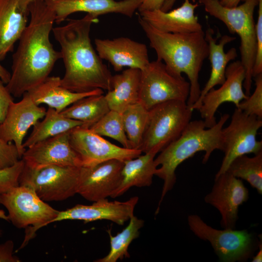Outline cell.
<instances>
[{
  "label": "cell",
  "instance_id": "29",
  "mask_svg": "<svg viewBox=\"0 0 262 262\" xmlns=\"http://www.w3.org/2000/svg\"><path fill=\"white\" fill-rule=\"evenodd\" d=\"M130 220L128 225L115 236H113L111 229L107 230L110 239V250L104 257L95 261L96 262H116L124 258H130L128 248L132 241L137 238L139 230L144 224V221L134 215Z\"/></svg>",
  "mask_w": 262,
  "mask_h": 262
},
{
  "label": "cell",
  "instance_id": "16",
  "mask_svg": "<svg viewBox=\"0 0 262 262\" xmlns=\"http://www.w3.org/2000/svg\"><path fill=\"white\" fill-rule=\"evenodd\" d=\"M123 164V161L112 159L81 167L77 194L92 202L111 197L120 184Z\"/></svg>",
  "mask_w": 262,
  "mask_h": 262
},
{
  "label": "cell",
  "instance_id": "11",
  "mask_svg": "<svg viewBox=\"0 0 262 262\" xmlns=\"http://www.w3.org/2000/svg\"><path fill=\"white\" fill-rule=\"evenodd\" d=\"M262 127V119L235 108L230 123L222 129L224 156L215 177L225 172L236 157L262 152V141H258L256 137Z\"/></svg>",
  "mask_w": 262,
  "mask_h": 262
},
{
  "label": "cell",
  "instance_id": "4",
  "mask_svg": "<svg viewBox=\"0 0 262 262\" xmlns=\"http://www.w3.org/2000/svg\"><path fill=\"white\" fill-rule=\"evenodd\" d=\"M229 115L224 114L213 127L207 128L204 121H191L180 136L172 142L154 159L158 167L155 176L164 180L160 199L156 214L166 194L174 187L176 181V170L186 160L196 153L204 151L202 163L206 164L212 153L216 149L223 151L222 129Z\"/></svg>",
  "mask_w": 262,
  "mask_h": 262
},
{
  "label": "cell",
  "instance_id": "7",
  "mask_svg": "<svg viewBox=\"0 0 262 262\" xmlns=\"http://www.w3.org/2000/svg\"><path fill=\"white\" fill-rule=\"evenodd\" d=\"M192 110L186 101L172 100L148 110L140 150L157 154L178 138L191 121Z\"/></svg>",
  "mask_w": 262,
  "mask_h": 262
},
{
  "label": "cell",
  "instance_id": "40",
  "mask_svg": "<svg viewBox=\"0 0 262 262\" xmlns=\"http://www.w3.org/2000/svg\"><path fill=\"white\" fill-rule=\"evenodd\" d=\"M259 241L258 243V247L259 251L256 256L253 257L252 262H262V237L261 234L259 236Z\"/></svg>",
  "mask_w": 262,
  "mask_h": 262
},
{
  "label": "cell",
  "instance_id": "37",
  "mask_svg": "<svg viewBox=\"0 0 262 262\" xmlns=\"http://www.w3.org/2000/svg\"><path fill=\"white\" fill-rule=\"evenodd\" d=\"M14 243L8 240L0 243V262H19L20 259L14 254Z\"/></svg>",
  "mask_w": 262,
  "mask_h": 262
},
{
  "label": "cell",
  "instance_id": "23",
  "mask_svg": "<svg viewBox=\"0 0 262 262\" xmlns=\"http://www.w3.org/2000/svg\"><path fill=\"white\" fill-rule=\"evenodd\" d=\"M61 80L59 77L49 76L27 92L37 105L46 104L59 113L83 98L103 94L101 89L84 93L72 92L61 85Z\"/></svg>",
  "mask_w": 262,
  "mask_h": 262
},
{
  "label": "cell",
  "instance_id": "2",
  "mask_svg": "<svg viewBox=\"0 0 262 262\" xmlns=\"http://www.w3.org/2000/svg\"><path fill=\"white\" fill-rule=\"evenodd\" d=\"M64 25L52 32L61 47L65 73L61 85L74 92L84 93L97 89H112L113 75L93 48L91 27L98 17L87 14L80 19H66Z\"/></svg>",
  "mask_w": 262,
  "mask_h": 262
},
{
  "label": "cell",
  "instance_id": "27",
  "mask_svg": "<svg viewBox=\"0 0 262 262\" xmlns=\"http://www.w3.org/2000/svg\"><path fill=\"white\" fill-rule=\"evenodd\" d=\"M44 117L42 121H37L33 126L30 136L23 142L24 148L82 125V122L66 117L50 107L48 108Z\"/></svg>",
  "mask_w": 262,
  "mask_h": 262
},
{
  "label": "cell",
  "instance_id": "20",
  "mask_svg": "<svg viewBox=\"0 0 262 262\" xmlns=\"http://www.w3.org/2000/svg\"><path fill=\"white\" fill-rule=\"evenodd\" d=\"M53 11L57 24H60L75 13L83 12L98 17L120 14L131 18L143 0H45Z\"/></svg>",
  "mask_w": 262,
  "mask_h": 262
},
{
  "label": "cell",
  "instance_id": "1",
  "mask_svg": "<svg viewBox=\"0 0 262 262\" xmlns=\"http://www.w3.org/2000/svg\"><path fill=\"white\" fill-rule=\"evenodd\" d=\"M30 21L21 34L12 56L11 76L6 87L20 98L43 82L55 63L61 59L49 39L55 21L53 11L45 0H35L27 7Z\"/></svg>",
  "mask_w": 262,
  "mask_h": 262
},
{
  "label": "cell",
  "instance_id": "21",
  "mask_svg": "<svg viewBox=\"0 0 262 262\" xmlns=\"http://www.w3.org/2000/svg\"><path fill=\"white\" fill-rule=\"evenodd\" d=\"M183 0L180 6L170 11L161 9L144 11L140 12L139 15L153 27L165 33H188L203 30L195 14L198 3Z\"/></svg>",
  "mask_w": 262,
  "mask_h": 262
},
{
  "label": "cell",
  "instance_id": "30",
  "mask_svg": "<svg viewBox=\"0 0 262 262\" xmlns=\"http://www.w3.org/2000/svg\"><path fill=\"white\" fill-rule=\"evenodd\" d=\"M226 172L246 180L260 195L262 194V152L252 157L246 155L236 157Z\"/></svg>",
  "mask_w": 262,
  "mask_h": 262
},
{
  "label": "cell",
  "instance_id": "13",
  "mask_svg": "<svg viewBox=\"0 0 262 262\" xmlns=\"http://www.w3.org/2000/svg\"><path fill=\"white\" fill-rule=\"evenodd\" d=\"M248 198V190L242 180L225 172L215 177L212 189L204 200L219 211L222 228L235 229L239 207Z\"/></svg>",
  "mask_w": 262,
  "mask_h": 262
},
{
  "label": "cell",
  "instance_id": "39",
  "mask_svg": "<svg viewBox=\"0 0 262 262\" xmlns=\"http://www.w3.org/2000/svg\"><path fill=\"white\" fill-rule=\"evenodd\" d=\"M13 175V169L11 167L0 170V186H2L11 179Z\"/></svg>",
  "mask_w": 262,
  "mask_h": 262
},
{
  "label": "cell",
  "instance_id": "46",
  "mask_svg": "<svg viewBox=\"0 0 262 262\" xmlns=\"http://www.w3.org/2000/svg\"><path fill=\"white\" fill-rule=\"evenodd\" d=\"M219 1H220L221 0H218Z\"/></svg>",
  "mask_w": 262,
  "mask_h": 262
},
{
  "label": "cell",
  "instance_id": "43",
  "mask_svg": "<svg viewBox=\"0 0 262 262\" xmlns=\"http://www.w3.org/2000/svg\"><path fill=\"white\" fill-rule=\"evenodd\" d=\"M193 2H195L196 0H191ZM176 0H167L163 5L161 10L164 12L169 11L171 9L172 6L175 2Z\"/></svg>",
  "mask_w": 262,
  "mask_h": 262
},
{
  "label": "cell",
  "instance_id": "28",
  "mask_svg": "<svg viewBox=\"0 0 262 262\" xmlns=\"http://www.w3.org/2000/svg\"><path fill=\"white\" fill-rule=\"evenodd\" d=\"M110 110L105 95H92L76 101L61 112L64 116L82 122L90 128Z\"/></svg>",
  "mask_w": 262,
  "mask_h": 262
},
{
  "label": "cell",
  "instance_id": "8",
  "mask_svg": "<svg viewBox=\"0 0 262 262\" xmlns=\"http://www.w3.org/2000/svg\"><path fill=\"white\" fill-rule=\"evenodd\" d=\"M80 167L56 165L32 167L24 164L19 184L32 188L45 202L62 201L77 194Z\"/></svg>",
  "mask_w": 262,
  "mask_h": 262
},
{
  "label": "cell",
  "instance_id": "42",
  "mask_svg": "<svg viewBox=\"0 0 262 262\" xmlns=\"http://www.w3.org/2000/svg\"><path fill=\"white\" fill-rule=\"evenodd\" d=\"M242 0H221L219 1L221 5L228 7H232L238 5Z\"/></svg>",
  "mask_w": 262,
  "mask_h": 262
},
{
  "label": "cell",
  "instance_id": "41",
  "mask_svg": "<svg viewBox=\"0 0 262 262\" xmlns=\"http://www.w3.org/2000/svg\"><path fill=\"white\" fill-rule=\"evenodd\" d=\"M10 76L11 73L0 64V79L4 83L7 84Z\"/></svg>",
  "mask_w": 262,
  "mask_h": 262
},
{
  "label": "cell",
  "instance_id": "18",
  "mask_svg": "<svg viewBox=\"0 0 262 262\" xmlns=\"http://www.w3.org/2000/svg\"><path fill=\"white\" fill-rule=\"evenodd\" d=\"M139 197L133 196L126 201H109L107 198L93 202L90 205L77 204L59 211L52 223L66 220H79L84 222L107 220L122 226L134 215Z\"/></svg>",
  "mask_w": 262,
  "mask_h": 262
},
{
  "label": "cell",
  "instance_id": "5",
  "mask_svg": "<svg viewBox=\"0 0 262 262\" xmlns=\"http://www.w3.org/2000/svg\"><path fill=\"white\" fill-rule=\"evenodd\" d=\"M244 1L240 5L228 7L221 5L218 0H198L206 12L223 22L230 33H236L239 36L240 61L246 70L243 87L245 94L249 96L257 48L254 12L259 0Z\"/></svg>",
  "mask_w": 262,
  "mask_h": 262
},
{
  "label": "cell",
  "instance_id": "34",
  "mask_svg": "<svg viewBox=\"0 0 262 262\" xmlns=\"http://www.w3.org/2000/svg\"><path fill=\"white\" fill-rule=\"evenodd\" d=\"M258 15L255 23L257 48L256 53L252 69L253 78L262 73V0H259Z\"/></svg>",
  "mask_w": 262,
  "mask_h": 262
},
{
  "label": "cell",
  "instance_id": "26",
  "mask_svg": "<svg viewBox=\"0 0 262 262\" xmlns=\"http://www.w3.org/2000/svg\"><path fill=\"white\" fill-rule=\"evenodd\" d=\"M156 155L153 153H144L124 161L120 184L111 197L115 198L120 196L133 186H150L157 168L154 162Z\"/></svg>",
  "mask_w": 262,
  "mask_h": 262
},
{
  "label": "cell",
  "instance_id": "19",
  "mask_svg": "<svg viewBox=\"0 0 262 262\" xmlns=\"http://www.w3.org/2000/svg\"><path fill=\"white\" fill-rule=\"evenodd\" d=\"M96 50L102 60L108 61L115 71L124 67L144 70L149 64L146 44L128 37L95 39Z\"/></svg>",
  "mask_w": 262,
  "mask_h": 262
},
{
  "label": "cell",
  "instance_id": "12",
  "mask_svg": "<svg viewBox=\"0 0 262 262\" xmlns=\"http://www.w3.org/2000/svg\"><path fill=\"white\" fill-rule=\"evenodd\" d=\"M69 136L70 144L79 157L83 167L93 166L112 159L124 162L142 153L140 150L113 144L89 129L82 126L70 130Z\"/></svg>",
  "mask_w": 262,
  "mask_h": 262
},
{
  "label": "cell",
  "instance_id": "17",
  "mask_svg": "<svg viewBox=\"0 0 262 262\" xmlns=\"http://www.w3.org/2000/svg\"><path fill=\"white\" fill-rule=\"evenodd\" d=\"M69 131L38 142L26 148L21 159L26 165L81 167L82 163L69 142Z\"/></svg>",
  "mask_w": 262,
  "mask_h": 262
},
{
  "label": "cell",
  "instance_id": "3",
  "mask_svg": "<svg viewBox=\"0 0 262 262\" xmlns=\"http://www.w3.org/2000/svg\"><path fill=\"white\" fill-rule=\"evenodd\" d=\"M138 22L155 51L157 59L163 61L168 70L181 77L185 73L190 83L186 101L191 107L201 92L199 74L209 55V46L203 30L188 33H172L160 31L138 16Z\"/></svg>",
  "mask_w": 262,
  "mask_h": 262
},
{
  "label": "cell",
  "instance_id": "10",
  "mask_svg": "<svg viewBox=\"0 0 262 262\" xmlns=\"http://www.w3.org/2000/svg\"><path fill=\"white\" fill-rule=\"evenodd\" d=\"M190 83L170 73L162 61L150 62L141 71L139 102L147 110L172 100L187 101Z\"/></svg>",
  "mask_w": 262,
  "mask_h": 262
},
{
  "label": "cell",
  "instance_id": "32",
  "mask_svg": "<svg viewBox=\"0 0 262 262\" xmlns=\"http://www.w3.org/2000/svg\"><path fill=\"white\" fill-rule=\"evenodd\" d=\"M89 129L100 136L109 137L116 140L123 147L131 149L125 131L122 114L119 112L110 110Z\"/></svg>",
  "mask_w": 262,
  "mask_h": 262
},
{
  "label": "cell",
  "instance_id": "15",
  "mask_svg": "<svg viewBox=\"0 0 262 262\" xmlns=\"http://www.w3.org/2000/svg\"><path fill=\"white\" fill-rule=\"evenodd\" d=\"M46 109L37 105L28 92L17 102L9 105L5 117L0 123V137L7 143L14 142L19 156L26 150L23 147L24 138L28 130L43 118Z\"/></svg>",
  "mask_w": 262,
  "mask_h": 262
},
{
  "label": "cell",
  "instance_id": "31",
  "mask_svg": "<svg viewBox=\"0 0 262 262\" xmlns=\"http://www.w3.org/2000/svg\"><path fill=\"white\" fill-rule=\"evenodd\" d=\"M148 116V110L138 102L127 108L122 117L131 148L140 150Z\"/></svg>",
  "mask_w": 262,
  "mask_h": 262
},
{
  "label": "cell",
  "instance_id": "45",
  "mask_svg": "<svg viewBox=\"0 0 262 262\" xmlns=\"http://www.w3.org/2000/svg\"><path fill=\"white\" fill-rule=\"evenodd\" d=\"M0 218L8 221L7 215L4 214V212L3 211L0 210ZM2 234V230L0 227V237Z\"/></svg>",
  "mask_w": 262,
  "mask_h": 262
},
{
  "label": "cell",
  "instance_id": "35",
  "mask_svg": "<svg viewBox=\"0 0 262 262\" xmlns=\"http://www.w3.org/2000/svg\"><path fill=\"white\" fill-rule=\"evenodd\" d=\"M20 159L14 143L6 142L0 137V170L12 166Z\"/></svg>",
  "mask_w": 262,
  "mask_h": 262
},
{
  "label": "cell",
  "instance_id": "25",
  "mask_svg": "<svg viewBox=\"0 0 262 262\" xmlns=\"http://www.w3.org/2000/svg\"><path fill=\"white\" fill-rule=\"evenodd\" d=\"M141 75L140 69L129 68L112 76V89L105 95L110 110L122 114L139 102Z\"/></svg>",
  "mask_w": 262,
  "mask_h": 262
},
{
  "label": "cell",
  "instance_id": "36",
  "mask_svg": "<svg viewBox=\"0 0 262 262\" xmlns=\"http://www.w3.org/2000/svg\"><path fill=\"white\" fill-rule=\"evenodd\" d=\"M13 101L12 96L3 82L0 80V123L4 120L8 107Z\"/></svg>",
  "mask_w": 262,
  "mask_h": 262
},
{
  "label": "cell",
  "instance_id": "9",
  "mask_svg": "<svg viewBox=\"0 0 262 262\" xmlns=\"http://www.w3.org/2000/svg\"><path fill=\"white\" fill-rule=\"evenodd\" d=\"M187 221L196 236L210 242L220 262H246L253 256L258 242L247 229H217L197 214L189 215Z\"/></svg>",
  "mask_w": 262,
  "mask_h": 262
},
{
  "label": "cell",
  "instance_id": "24",
  "mask_svg": "<svg viewBox=\"0 0 262 262\" xmlns=\"http://www.w3.org/2000/svg\"><path fill=\"white\" fill-rule=\"evenodd\" d=\"M28 15L17 0H0V61L13 50L28 24Z\"/></svg>",
  "mask_w": 262,
  "mask_h": 262
},
{
  "label": "cell",
  "instance_id": "44",
  "mask_svg": "<svg viewBox=\"0 0 262 262\" xmlns=\"http://www.w3.org/2000/svg\"><path fill=\"white\" fill-rule=\"evenodd\" d=\"M34 0H17L19 7L25 12H28V6Z\"/></svg>",
  "mask_w": 262,
  "mask_h": 262
},
{
  "label": "cell",
  "instance_id": "14",
  "mask_svg": "<svg viewBox=\"0 0 262 262\" xmlns=\"http://www.w3.org/2000/svg\"><path fill=\"white\" fill-rule=\"evenodd\" d=\"M225 77L224 82L219 88H213L205 94L198 107L197 110L207 128L216 123L215 114L222 104L231 102L237 108L240 102L248 97L243 88L246 70L240 60L227 66Z\"/></svg>",
  "mask_w": 262,
  "mask_h": 262
},
{
  "label": "cell",
  "instance_id": "38",
  "mask_svg": "<svg viewBox=\"0 0 262 262\" xmlns=\"http://www.w3.org/2000/svg\"><path fill=\"white\" fill-rule=\"evenodd\" d=\"M167 0H143L138 10L139 12L161 9Z\"/></svg>",
  "mask_w": 262,
  "mask_h": 262
},
{
  "label": "cell",
  "instance_id": "33",
  "mask_svg": "<svg viewBox=\"0 0 262 262\" xmlns=\"http://www.w3.org/2000/svg\"><path fill=\"white\" fill-rule=\"evenodd\" d=\"M254 78V91L251 95L240 102L237 108L247 115L262 119V73Z\"/></svg>",
  "mask_w": 262,
  "mask_h": 262
},
{
  "label": "cell",
  "instance_id": "22",
  "mask_svg": "<svg viewBox=\"0 0 262 262\" xmlns=\"http://www.w3.org/2000/svg\"><path fill=\"white\" fill-rule=\"evenodd\" d=\"M205 39L209 46L208 58L211 66V72L209 80L202 90L197 100L191 107L192 110H197L200 102L205 94L217 85H221L224 82L225 72L228 63L237 57L236 49L232 48L227 52L224 47L229 43L234 41L236 38L228 35L221 37L218 43L217 37L213 36V31L209 28L205 33Z\"/></svg>",
  "mask_w": 262,
  "mask_h": 262
},
{
  "label": "cell",
  "instance_id": "6",
  "mask_svg": "<svg viewBox=\"0 0 262 262\" xmlns=\"http://www.w3.org/2000/svg\"><path fill=\"white\" fill-rule=\"evenodd\" d=\"M0 204L7 209L8 220L14 226L27 228L19 249L34 237L38 229L52 223L59 212L41 199L32 188L19 184L0 193Z\"/></svg>",
  "mask_w": 262,
  "mask_h": 262
}]
</instances>
